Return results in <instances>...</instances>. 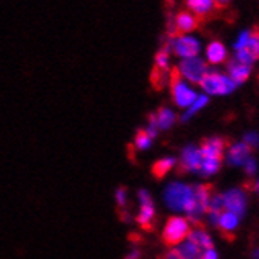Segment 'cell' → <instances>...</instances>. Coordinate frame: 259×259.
Returning <instances> with one entry per match:
<instances>
[{
	"label": "cell",
	"instance_id": "obj_1",
	"mask_svg": "<svg viewBox=\"0 0 259 259\" xmlns=\"http://www.w3.org/2000/svg\"><path fill=\"white\" fill-rule=\"evenodd\" d=\"M214 195V189L210 184H198L193 186V196H192V203L190 207L187 209V215L189 222L193 225L201 223L203 217L207 214L210 198Z\"/></svg>",
	"mask_w": 259,
	"mask_h": 259
},
{
	"label": "cell",
	"instance_id": "obj_2",
	"mask_svg": "<svg viewBox=\"0 0 259 259\" xmlns=\"http://www.w3.org/2000/svg\"><path fill=\"white\" fill-rule=\"evenodd\" d=\"M236 60L240 63L251 66L259 58V32L257 30H248L239 35V39L234 44Z\"/></svg>",
	"mask_w": 259,
	"mask_h": 259
},
{
	"label": "cell",
	"instance_id": "obj_3",
	"mask_svg": "<svg viewBox=\"0 0 259 259\" xmlns=\"http://www.w3.org/2000/svg\"><path fill=\"white\" fill-rule=\"evenodd\" d=\"M192 230L190 222L184 217H170L166 220L163 231H162V242L166 247L175 248L176 245L184 242L189 237Z\"/></svg>",
	"mask_w": 259,
	"mask_h": 259
},
{
	"label": "cell",
	"instance_id": "obj_4",
	"mask_svg": "<svg viewBox=\"0 0 259 259\" xmlns=\"http://www.w3.org/2000/svg\"><path fill=\"white\" fill-rule=\"evenodd\" d=\"M193 196V186L181 184V182H173L165 189L163 200L170 209L173 210H186L190 207Z\"/></svg>",
	"mask_w": 259,
	"mask_h": 259
},
{
	"label": "cell",
	"instance_id": "obj_5",
	"mask_svg": "<svg viewBox=\"0 0 259 259\" xmlns=\"http://www.w3.org/2000/svg\"><path fill=\"white\" fill-rule=\"evenodd\" d=\"M165 49L168 52H173L179 58L186 60V58L198 57V54L201 51V44L192 35H173L170 36L168 42H166Z\"/></svg>",
	"mask_w": 259,
	"mask_h": 259
},
{
	"label": "cell",
	"instance_id": "obj_6",
	"mask_svg": "<svg viewBox=\"0 0 259 259\" xmlns=\"http://www.w3.org/2000/svg\"><path fill=\"white\" fill-rule=\"evenodd\" d=\"M170 88H171L173 102L181 109L190 107L196 99V93L190 88V85L186 83V80L181 77L176 68L170 74Z\"/></svg>",
	"mask_w": 259,
	"mask_h": 259
},
{
	"label": "cell",
	"instance_id": "obj_7",
	"mask_svg": "<svg viewBox=\"0 0 259 259\" xmlns=\"http://www.w3.org/2000/svg\"><path fill=\"white\" fill-rule=\"evenodd\" d=\"M201 88L206 91L209 95H219V96H223V95H230L231 91H234L236 88V83L228 77L226 74H222V72H209L203 77V80L200 82Z\"/></svg>",
	"mask_w": 259,
	"mask_h": 259
},
{
	"label": "cell",
	"instance_id": "obj_8",
	"mask_svg": "<svg viewBox=\"0 0 259 259\" xmlns=\"http://www.w3.org/2000/svg\"><path fill=\"white\" fill-rule=\"evenodd\" d=\"M176 69L181 77L190 83H200L204 75L207 74V65L200 57L181 60V63Z\"/></svg>",
	"mask_w": 259,
	"mask_h": 259
},
{
	"label": "cell",
	"instance_id": "obj_9",
	"mask_svg": "<svg viewBox=\"0 0 259 259\" xmlns=\"http://www.w3.org/2000/svg\"><path fill=\"white\" fill-rule=\"evenodd\" d=\"M139 200H140V212L135 217V222L143 231H154L156 228V207L152 203V198L146 190L139 192Z\"/></svg>",
	"mask_w": 259,
	"mask_h": 259
},
{
	"label": "cell",
	"instance_id": "obj_10",
	"mask_svg": "<svg viewBox=\"0 0 259 259\" xmlns=\"http://www.w3.org/2000/svg\"><path fill=\"white\" fill-rule=\"evenodd\" d=\"M226 146H228L226 139H222V137H210V139H204L200 143V148L198 149H200L201 159L222 162Z\"/></svg>",
	"mask_w": 259,
	"mask_h": 259
},
{
	"label": "cell",
	"instance_id": "obj_11",
	"mask_svg": "<svg viewBox=\"0 0 259 259\" xmlns=\"http://www.w3.org/2000/svg\"><path fill=\"white\" fill-rule=\"evenodd\" d=\"M201 170V154L200 149L195 146H187L182 151L178 162V171L182 173H200Z\"/></svg>",
	"mask_w": 259,
	"mask_h": 259
},
{
	"label": "cell",
	"instance_id": "obj_12",
	"mask_svg": "<svg viewBox=\"0 0 259 259\" xmlns=\"http://www.w3.org/2000/svg\"><path fill=\"white\" fill-rule=\"evenodd\" d=\"M223 206L228 212H233L237 217H242L245 214V207H247V198L245 193L239 189L228 190L222 195Z\"/></svg>",
	"mask_w": 259,
	"mask_h": 259
},
{
	"label": "cell",
	"instance_id": "obj_13",
	"mask_svg": "<svg viewBox=\"0 0 259 259\" xmlns=\"http://www.w3.org/2000/svg\"><path fill=\"white\" fill-rule=\"evenodd\" d=\"M198 25V18L190 11H181L175 16L173 21V32L175 35H189L190 32L196 28Z\"/></svg>",
	"mask_w": 259,
	"mask_h": 259
},
{
	"label": "cell",
	"instance_id": "obj_14",
	"mask_svg": "<svg viewBox=\"0 0 259 259\" xmlns=\"http://www.w3.org/2000/svg\"><path fill=\"white\" fill-rule=\"evenodd\" d=\"M148 121H149V126L159 129H170L175 121H176V115L173 113V110L166 109V107H160L156 113H151L148 115Z\"/></svg>",
	"mask_w": 259,
	"mask_h": 259
},
{
	"label": "cell",
	"instance_id": "obj_15",
	"mask_svg": "<svg viewBox=\"0 0 259 259\" xmlns=\"http://www.w3.org/2000/svg\"><path fill=\"white\" fill-rule=\"evenodd\" d=\"M250 157H251V149L243 142L242 143H233L230 148H228L226 159H228V163L230 165H236V166L245 165V162Z\"/></svg>",
	"mask_w": 259,
	"mask_h": 259
},
{
	"label": "cell",
	"instance_id": "obj_16",
	"mask_svg": "<svg viewBox=\"0 0 259 259\" xmlns=\"http://www.w3.org/2000/svg\"><path fill=\"white\" fill-rule=\"evenodd\" d=\"M189 242H192L193 245H196L200 250H212L214 247V243H212V239L210 236L207 234V231L204 230L203 223H198V225H193V228L189 233Z\"/></svg>",
	"mask_w": 259,
	"mask_h": 259
},
{
	"label": "cell",
	"instance_id": "obj_17",
	"mask_svg": "<svg viewBox=\"0 0 259 259\" xmlns=\"http://www.w3.org/2000/svg\"><path fill=\"white\" fill-rule=\"evenodd\" d=\"M250 72H251V68L245 63H240L236 58L228 63V77H230L236 85L245 82L250 77Z\"/></svg>",
	"mask_w": 259,
	"mask_h": 259
},
{
	"label": "cell",
	"instance_id": "obj_18",
	"mask_svg": "<svg viewBox=\"0 0 259 259\" xmlns=\"http://www.w3.org/2000/svg\"><path fill=\"white\" fill-rule=\"evenodd\" d=\"M187 8L196 18H204L209 16L217 7L214 0H187Z\"/></svg>",
	"mask_w": 259,
	"mask_h": 259
},
{
	"label": "cell",
	"instance_id": "obj_19",
	"mask_svg": "<svg viewBox=\"0 0 259 259\" xmlns=\"http://www.w3.org/2000/svg\"><path fill=\"white\" fill-rule=\"evenodd\" d=\"M178 160L175 157H163V159H159L152 163L151 166V175L154 176L156 179H163L166 175H168L175 166H176Z\"/></svg>",
	"mask_w": 259,
	"mask_h": 259
},
{
	"label": "cell",
	"instance_id": "obj_20",
	"mask_svg": "<svg viewBox=\"0 0 259 259\" xmlns=\"http://www.w3.org/2000/svg\"><path fill=\"white\" fill-rule=\"evenodd\" d=\"M206 58L212 65H219L226 60V48L220 41H214L207 46L206 49Z\"/></svg>",
	"mask_w": 259,
	"mask_h": 259
},
{
	"label": "cell",
	"instance_id": "obj_21",
	"mask_svg": "<svg viewBox=\"0 0 259 259\" xmlns=\"http://www.w3.org/2000/svg\"><path fill=\"white\" fill-rule=\"evenodd\" d=\"M239 225V217L236 214H233V212H223V214L220 215L219 219V230L226 236V234H231L236 228Z\"/></svg>",
	"mask_w": 259,
	"mask_h": 259
},
{
	"label": "cell",
	"instance_id": "obj_22",
	"mask_svg": "<svg viewBox=\"0 0 259 259\" xmlns=\"http://www.w3.org/2000/svg\"><path fill=\"white\" fill-rule=\"evenodd\" d=\"M151 142H152L151 134L146 131V127H142V129L137 131L135 142H134V145H132V146H134L137 151H143V149H146V148H149V146H151Z\"/></svg>",
	"mask_w": 259,
	"mask_h": 259
},
{
	"label": "cell",
	"instance_id": "obj_23",
	"mask_svg": "<svg viewBox=\"0 0 259 259\" xmlns=\"http://www.w3.org/2000/svg\"><path fill=\"white\" fill-rule=\"evenodd\" d=\"M154 62H156V69L157 71L166 72V71H168V66H170V52L163 48L162 51H159L156 54Z\"/></svg>",
	"mask_w": 259,
	"mask_h": 259
},
{
	"label": "cell",
	"instance_id": "obj_24",
	"mask_svg": "<svg viewBox=\"0 0 259 259\" xmlns=\"http://www.w3.org/2000/svg\"><path fill=\"white\" fill-rule=\"evenodd\" d=\"M207 104V96H196V99H195V102L190 105V109L182 115V121H187V119H190L195 113H198L200 112L204 105Z\"/></svg>",
	"mask_w": 259,
	"mask_h": 259
},
{
	"label": "cell",
	"instance_id": "obj_25",
	"mask_svg": "<svg viewBox=\"0 0 259 259\" xmlns=\"http://www.w3.org/2000/svg\"><path fill=\"white\" fill-rule=\"evenodd\" d=\"M115 200H116V207L118 210H123V209H127L126 207V203H127V189L126 187H118L116 192H115Z\"/></svg>",
	"mask_w": 259,
	"mask_h": 259
},
{
	"label": "cell",
	"instance_id": "obj_26",
	"mask_svg": "<svg viewBox=\"0 0 259 259\" xmlns=\"http://www.w3.org/2000/svg\"><path fill=\"white\" fill-rule=\"evenodd\" d=\"M243 143H245L251 151L256 149V148L259 146V137H257V134H254V132L247 134V135H245V139H243Z\"/></svg>",
	"mask_w": 259,
	"mask_h": 259
},
{
	"label": "cell",
	"instance_id": "obj_27",
	"mask_svg": "<svg viewBox=\"0 0 259 259\" xmlns=\"http://www.w3.org/2000/svg\"><path fill=\"white\" fill-rule=\"evenodd\" d=\"M256 166H257V165H256V160H254V159H251V157L245 162V170H247V173H248L250 176H253V175H254Z\"/></svg>",
	"mask_w": 259,
	"mask_h": 259
},
{
	"label": "cell",
	"instance_id": "obj_28",
	"mask_svg": "<svg viewBox=\"0 0 259 259\" xmlns=\"http://www.w3.org/2000/svg\"><path fill=\"white\" fill-rule=\"evenodd\" d=\"M219 256H217V253L214 251V250H206V251H203L201 253V256H200V259H217Z\"/></svg>",
	"mask_w": 259,
	"mask_h": 259
},
{
	"label": "cell",
	"instance_id": "obj_29",
	"mask_svg": "<svg viewBox=\"0 0 259 259\" xmlns=\"http://www.w3.org/2000/svg\"><path fill=\"white\" fill-rule=\"evenodd\" d=\"M245 187L250 189V190H253V192H257V193H259V178H257L256 181L247 182V186H245Z\"/></svg>",
	"mask_w": 259,
	"mask_h": 259
},
{
	"label": "cell",
	"instance_id": "obj_30",
	"mask_svg": "<svg viewBox=\"0 0 259 259\" xmlns=\"http://www.w3.org/2000/svg\"><path fill=\"white\" fill-rule=\"evenodd\" d=\"M124 259H140V251L139 250H132Z\"/></svg>",
	"mask_w": 259,
	"mask_h": 259
},
{
	"label": "cell",
	"instance_id": "obj_31",
	"mask_svg": "<svg viewBox=\"0 0 259 259\" xmlns=\"http://www.w3.org/2000/svg\"><path fill=\"white\" fill-rule=\"evenodd\" d=\"M214 2H215V7L222 8V7H226L228 4L231 2V0H214Z\"/></svg>",
	"mask_w": 259,
	"mask_h": 259
}]
</instances>
